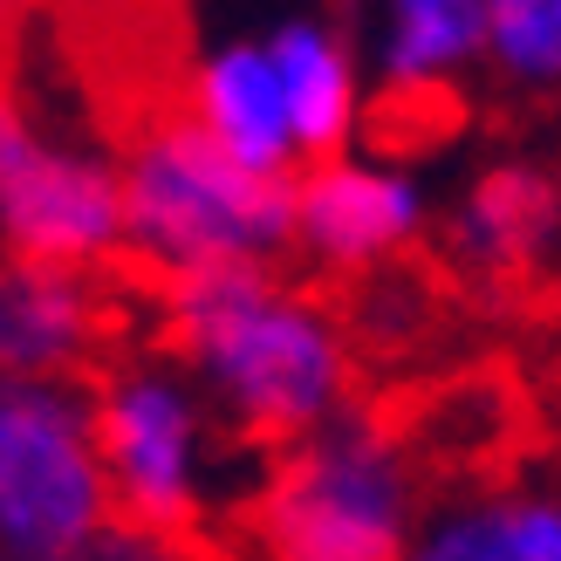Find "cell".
Masks as SVG:
<instances>
[{"mask_svg":"<svg viewBox=\"0 0 561 561\" xmlns=\"http://www.w3.org/2000/svg\"><path fill=\"white\" fill-rule=\"evenodd\" d=\"M192 445V411L164 377H124L90 404V453L117 486V527L172 541L199 520Z\"/></svg>","mask_w":561,"mask_h":561,"instance_id":"obj_5","label":"cell"},{"mask_svg":"<svg viewBox=\"0 0 561 561\" xmlns=\"http://www.w3.org/2000/svg\"><path fill=\"white\" fill-rule=\"evenodd\" d=\"M164 329L227 383L261 438H295L335 404L343 356L301 301H280L254 261L164 267Z\"/></svg>","mask_w":561,"mask_h":561,"instance_id":"obj_1","label":"cell"},{"mask_svg":"<svg viewBox=\"0 0 561 561\" xmlns=\"http://www.w3.org/2000/svg\"><path fill=\"white\" fill-rule=\"evenodd\" d=\"M103 520L90 411L62 383L0 377V561H62Z\"/></svg>","mask_w":561,"mask_h":561,"instance_id":"obj_4","label":"cell"},{"mask_svg":"<svg viewBox=\"0 0 561 561\" xmlns=\"http://www.w3.org/2000/svg\"><path fill=\"white\" fill-rule=\"evenodd\" d=\"M404 459L377 417L288 445L261 500L267 561H404Z\"/></svg>","mask_w":561,"mask_h":561,"instance_id":"obj_3","label":"cell"},{"mask_svg":"<svg viewBox=\"0 0 561 561\" xmlns=\"http://www.w3.org/2000/svg\"><path fill=\"white\" fill-rule=\"evenodd\" d=\"M62 561H219V554H185L158 535H137V527H96L82 548H69Z\"/></svg>","mask_w":561,"mask_h":561,"instance_id":"obj_16","label":"cell"},{"mask_svg":"<svg viewBox=\"0 0 561 561\" xmlns=\"http://www.w3.org/2000/svg\"><path fill=\"white\" fill-rule=\"evenodd\" d=\"M199 110H206V137L227 151L240 172H267L288 158V117H280V90H274V62L254 48H227L199 82Z\"/></svg>","mask_w":561,"mask_h":561,"instance_id":"obj_10","label":"cell"},{"mask_svg":"<svg viewBox=\"0 0 561 561\" xmlns=\"http://www.w3.org/2000/svg\"><path fill=\"white\" fill-rule=\"evenodd\" d=\"M117 206H124V227L145 240V261L158 267L254 261L261 247L288 240L295 227L288 179L240 172L206 137L199 117H172L151 137H137Z\"/></svg>","mask_w":561,"mask_h":561,"instance_id":"obj_2","label":"cell"},{"mask_svg":"<svg viewBox=\"0 0 561 561\" xmlns=\"http://www.w3.org/2000/svg\"><path fill=\"white\" fill-rule=\"evenodd\" d=\"M459 130V103L445 82L432 76H417V82H390L383 103L370 110V145L377 151H432L438 137H453Z\"/></svg>","mask_w":561,"mask_h":561,"instance_id":"obj_14","label":"cell"},{"mask_svg":"<svg viewBox=\"0 0 561 561\" xmlns=\"http://www.w3.org/2000/svg\"><path fill=\"white\" fill-rule=\"evenodd\" d=\"M124 329V267H35L14 261L0 274V377L55 383L69 370H96Z\"/></svg>","mask_w":561,"mask_h":561,"instance_id":"obj_6","label":"cell"},{"mask_svg":"<svg viewBox=\"0 0 561 561\" xmlns=\"http://www.w3.org/2000/svg\"><path fill=\"white\" fill-rule=\"evenodd\" d=\"M417 561H561V507H541V500L466 507L432 527Z\"/></svg>","mask_w":561,"mask_h":561,"instance_id":"obj_12","label":"cell"},{"mask_svg":"<svg viewBox=\"0 0 561 561\" xmlns=\"http://www.w3.org/2000/svg\"><path fill=\"white\" fill-rule=\"evenodd\" d=\"M0 219H8L14 261H35V267L96 261L124 233L117 185L90 164L48 151L8 96H0Z\"/></svg>","mask_w":561,"mask_h":561,"instance_id":"obj_7","label":"cell"},{"mask_svg":"<svg viewBox=\"0 0 561 561\" xmlns=\"http://www.w3.org/2000/svg\"><path fill=\"white\" fill-rule=\"evenodd\" d=\"M301 227L322 254L350 261V267H370L383 247H398L417 219V199L404 179H377V172H350V164H322L316 179L301 185Z\"/></svg>","mask_w":561,"mask_h":561,"instance_id":"obj_8","label":"cell"},{"mask_svg":"<svg viewBox=\"0 0 561 561\" xmlns=\"http://www.w3.org/2000/svg\"><path fill=\"white\" fill-rule=\"evenodd\" d=\"M554 219H561V199H554ZM554 233H561V227H554Z\"/></svg>","mask_w":561,"mask_h":561,"instance_id":"obj_17","label":"cell"},{"mask_svg":"<svg viewBox=\"0 0 561 561\" xmlns=\"http://www.w3.org/2000/svg\"><path fill=\"white\" fill-rule=\"evenodd\" d=\"M274 90H280V117H288V137H301L308 151H335L350 130V69L316 27H288L274 42Z\"/></svg>","mask_w":561,"mask_h":561,"instance_id":"obj_11","label":"cell"},{"mask_svg":"<svg viewBox=\"0 0 561 561\" xmlns=\"http://www.w3.org/2000/svg\"><path fill=\"white\" fill-rule=\"evenodd\" d=\"M486 35V0H398V35H390V69L398 82L438 76L459 55H472V42Z\"/></svg>","mask_w":561,"mask_h":561,"instance_id":"obj_13","label":"cell"},{"mask_svg":"<svg viewBox=\"0 0 561 561\" xmlns=\"http://www.w3.org/2000/svg\"><path fill=\"white\" fill-rule=\"evenodd\" d=\"M459 254L480 267L486 280H520L535 274V261L554 240V185L541 172H493L459 213Z\"/></svg>","mask_w":561,"mask_h":561,"instance_id":"obj_9","label":"cell"},{"mask_svg":"<svg viewBox=\"0 0 561 561\" xmlns=\"http://www.w3.org/2000/svg\"><path fill=\"white\" fill-rule=\"evenodd\" d=\"M486 35L514 76L561 82V0H486Z\"/></svg>","mask_w":561,"mask_h":561,"instance_id":"obj_15","label":"cell"}]
</instances>
